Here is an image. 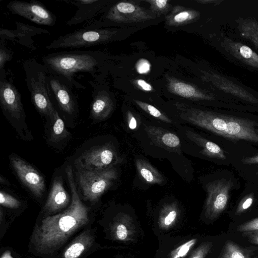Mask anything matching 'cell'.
<instances>
[{
  "mask_svg": "<svg viewBox=\"0 0 258 258\" xmlns=\"http://www.w3.org/2000/svg\"><path fill=\"white\" fill-rule=\"evenodd\" d=\"M66 173L71 191L72 202L64 211L44 218L35 229L33 243L41 252H52L74 231L89 221L88 209L79 197L71 166L67 167Z\"/></svg>",
  "mask_w": 258,
  "mask_h": 258,
  "instance_id": "cell-1",
  "label": "cell"
},
{
  "mask_svg": "<svg viewBox=\"0 0 258 258\" xmlns=\"http://www.w3.org/2000/svg\"><path fill=\"white\" fill-rule=\"evenodd\" d=\"M103 58V53L99 51L75 50L48 53L41 59L50 74L61 77L72 88L84 89L85 86L75 79V75L86 73L95 78Z\"/></svg>",
  "mask_w": 258,
  "mask_h": 258,
  "instance_id": "cell-2",
  "label": "cell"
},
{
  "mask_svg": "<svg viewBox=\"0 0 258 258\" xmlns=\"http://www.w3.org/2000/svg\"><path fill=\"white\" fill-rule=\"evenodd\" d=\"M181 118L195 125L225 138L258 144L256 121L199 110L184 111Z\"/></svg>",
  "mask_w": 258,
  "mask_h": 258,
  "instance_id": "cell-3",
  "label": "cell"
},
{
  "mask_svg": "<svg viewBox=\"0 0 258 258\" xmlns=\"http://www.w3.org/2000/svg\"><path fill=\"white\" fill-rule=\"evenodd\" d=\"M224 27L227 34L249 42L258 50V4L224 1Z\"/></svg>",
  "mask_w": 258,
  "mask_h": 258,
  "instance_id": "cell-4",
  "label": "cell"
},
{
  "mask_svg": "<svg viewBox=\"0 0 258 258\" xmlns=\"http://www.w3.org/2000/svg\"><path fill=\"white\" fill-rule=\"evenodd\" d=\"M23 68L32 103L40 114L50 119L55 108L50 98L47 82L48 70L34 58L25 60Z\"/></svg>",
  "mask_w": 258,
  "mask_h": 258,
  "instance_id": "cell-5",
  "label": "cell"
},
{
  "mask_svg": "<svg viewBox=\"0 0 258 258\" xmlns=\"http://www.w3.org/2000/svg\"><path fill=\"white\" fill-rule=\"evenodd\" d=\"M117 173L114 168L101 170H79L77 179L85 199L95 202L106 191L116 179Z\"/></svg>",
  "mask_w": 258,
  "mask_h": 258,
  "instance_id": "cell-6",
  "label": "cell"
},
{
  "mask_svg": "<svg viewBox=\"0 0 258 258\" xmlns=\"http://www.w3.org/2000/svg\"><path fill=\"white\" fill-rule=\"evenodd\" d=\"M219 48L227 58L249 70L258 72V54L242 40L221 32Z\"/></svg>",
  "mask_w": 258,
  "mask_h": 258,
  "instance_id": "cell-7",
  "label": "cell"
},
{
  "mask_svg": "<svg viewBox=\"0 0 258 258\" xmlns=\"http://www.w3.org/2000/svg\"><path fill=\"white\" fill-rule=\"evenodd\" d=\"M233 187L231 180L221 178L207 184V191L204 211L205 217L210 220L217 219L226 209Z\"/></svg>",
  "mask_w": 258,
  "mask_h": 258,
  "instance_id": "cell-8",
  "label": "cell"
},
{
  "mask_svg": "<svg viewBox=\"0 0 258 258\" xmlns=\"http://www.w3.org/2000/svg\"><path fill=\"white\" fill-rule=\"evenodd\" d=\"M0 103L3 113L12 123L25 124L21 94L13 83L7 79L5 71L0 72Z\"/></svg>",
  "mask_w": 258,
  "mask_h": 258,
  "instance_id": "cell-9",
  "label": "cell"
},
{
  "mask_svg": "<svg viewBox=\"0 0 258 258\" xmlns=\"http://www.w3.org/2000/svg\"><path fill=\"white\" fill-rule=\"evenodd\" d=\"M120 159L114 147L106 144L94 147L83 153L76 160L75 164L81 170H101L113 166Z\"/></svg>",
  "mask_w": 258,
  "mask_h": 258,
  "instance_id": "cell-10",
  "label": "cell"
},
{
  "mask_svg": "<svg viewBox=\"0 0 258 258\" xmlns=\"http://www.w3.org/2000/svg\"><path fill=\"white\" fill-rule=\"evenodd\" d=\"M7 8L13 14L19 15L40 25L52 26L56 22L55 15L41 2L31 0L30 2L13 1Z\"/></svg>",
  "mask_w": 258,
  "mask_h": 258,
  "instance_id": "cell-11",
  "label": "cell"
},
{
  "mask_svg": "<svg viewBox=\"0 0 258 258\" xmlns=\"http://www.w3.org/2000/svg\"><path fill=\"white\" fill-rule=\"evenodd\" d=\"M47 82L52 103L55 102L63 113L74 115L77 111V101L72 88L61 77L49 73Z\"/></svg>",
  "mask_w": 258,
  "mask_h": 258,
  "instance_id": "cell-12",
  "label": "cell"
},
{
  "mask_svg": "<svg viewBox=\"0 0 258 258\" xmlns=\"http://www.w3.org/2000/svg\"><path fill=\"white\" fill-rule=\"evenodd\" d=\"M10 162L21 182L35 196L40 198L45 189L42 175L30 164L18 156H11Z\"/></svg>",
  "mask_w": 258,
  "mask_h": 258,
  "instance_id": "cell-13",
  "label": "cell"
},
{
  "mask_svg": "<svg viewBox=\"0 0 258 258\" xmlns=\"http://www.w3.org/2000/svg\"><path fill=\"white\" fill-rule=\"evenodd\" d=\"M217 78V86L221 94L227 99L234 98L249 104L258 105V92L225 75H218Z\"/></svg>",
  "mask_w": 258,
  "mask_h": 258,
  "instance_id": "cell-14",
  "label": "cell"
},
{
  "mask_svg": "<svg viewBox=\"0 0 258 258\" xmlns=\"http://www.w3.org/2000/svg\"><path fill=\"white\" fill-rule=\"evenodd\" d=\"M16 24L17 28L14 30L1 29V41L4 42L7 39L15 41L29 49H35L36 47L34 45L32 37L38 34L48 33L45 29L19 22H16Z\"/></svg>",
  "mask_w": 258,
  "mask_h": 258,
  "instance_id": "cell-15",
  "label": "cell"
},
{
  "mask_svg": "<svg viewBox=\"0 0 258 258\" xmlns=\"http://www.w3.org/2000/svg\"><path fill=\"white\" fill-rule=\"evenodd\" d=\"M63 2L78 8L74 15L67 22V24L69 26L78 25L91 20L106 5L105 1L101 0H66Z\"/></svg>",
  "mask_w": 258,
  "mask_h": 258,
  "instance_id": "cell-16",
  "label": "cell"
},
{
  "mask_svg": "<svg viewBox=\"0 0 258 258\" xmlns=\"http://www.w3.org/2000/svg\"><path fill=\"white\" fill-rule=\"evenodd\" d=\"M92 87V100L91 104L90 115L94 120H102L110 113L112 104L107 93L100 88V84L95 78L89 81Z\"/></svg>",
  "mask_w": 258,
  "mask_h": 258,
  "instance_id": "cell-17",
  "label": "cell"
},
{
  "mask_svg": "<svg viewBox=\"0 0 258 258\" xmlns=\"http://www.w3.org/2000/svg\"><path fill=\"white\" fill-rule=\"evenodd\" d=\"M145 131L156 146L169 152L180 153V140L176 134L153 125H145Z\"/></svg>",
  "mask_w": 258,
  "mask_h": 258,
  "instance_id": "cell-18",
  "label": "cell"
},
{
  "mask_svg": "<svg viewBox=\"0 0 258 258\" xmlns=\"http://www.w3.org/2000/svg\"><path fill=\"white\" fill-rule=\"evenodd\" d=\"M111 232L114 240L122 242L134 241L137 234L132 217L125 213H120L115 217Z\"/></svg>",
  "mask_w": 258,
  "mask_h": 258,
  "instance_id": "cell-19",
  "label": "cell"
},
{
  "mask_svg": "<svg viewBox=\"0 0 258 258\" xmlns=\"http://www.w3.org/2000/svg\"><path fill=\"white\" fill-rule=\"evenodd\" d=\"M70 201V196L63 186L61 177H56L45 203V210L51 213L59 211L68 206Z\"/></svg>",
  "mask_w": 258,
  "mask_h": 258,
  "instance_id": "cell-20",
  "label": "cell"
},
{
  "mask_svg": "<svg viewBox=\"0 0 258 258\" xmlns=\"http://www.w3.org/2000/svg\"><path fill=\"white\" fill-rule=\"evenodd\" d=\"M186 137L192 142L200 147L202 150L200 153L206 156L225 159L226 157L224 151L216 144L203 138L199 134L190 130L185 132Z\"/></svg>",
  "mask_w": 258,
  "mask_h": 258,
  "instance_id": "cell-21",
  "label": "cell"
},
{
  "mask_svg": "<svg viewBox=\"0 0 258 258\" xmlns=\"http://www.w3.org/2000/svg\"><path fill=\"white\" fill-rule=\"evenodd\" d=\"M135 165L139 175L147 183H164V179L162 174L148 161L142 159H137L135 160Z\"/></svg>",
  "mask_w": 258,
  "mask_h": 258,
  "instance_id": "cell-22",
  "label": "cell"
},
{
  "mask_svg": "<svg viewBox=\"0 0 258 258\" xmlns=\"http://www.w3.org/2000/svg\"><path fill=\"white\" fill-rule=\"evenodd\" d=\"M93 237L89 231L84 232L68 246L63 253L64 258H78L91 246Z\"/></svg>",
  "mask_w": 258,
  "mask_h": 258,
  "instance_id": "cell-23",
  "label": "cell"
},
{
  "mask_svg": "<svg viewBox=\"0 0 258 258\" xmlns=\"http://www.w3.org/2000/svg\"><path fill=\"white\" fill-rule=\"evenodd\" d=\"M180 215L178 206L176 202L164 205L161 209L158 225L161 229L168 230L175 224Z\"/></svg>",
  "mask_w": 258,
  "mask_h": 258,
  "instance_id": "cell-24",
  "label": "cell"
},
{
  "mask_svg": "<svg viewBox=\"0 0 258 258\" xmlns=\"http://www.w3.org/2000/svg\"><path fill=\"white\" fill-rule=\"evenodd\" d=\"M50 120L51 126L49 140L51 142L58 143L69 136L70 133L66 129L64 123L56 108Z\"/></svg>",
  "mask_w": 258,
  "mask_h": 258,
  "instance_id": "cell-25",
  "label": "cell"
},
{
  "mask_svg": "<svg viewBox=\"0 0 258 258\" xmlns=\"http://www.w3.org/2000/svg\"><path fill=\"white\" fill-rule=\"evenodd\" d=\"M219 258L251 257L245 248L231 240H228L225 243Z\"/></svg>",
  "mask_w": 258,
  "mask_h": 258,
  "instance_id": "cell-26",
  "label": "cell"
},
{
  "mask_svg": "<svg viewBox=\"0 0 258 258\" xmlns=\"http://www.w3.org/2000/svg\"><path fill=\"white\" fill-rule=\"evenodd\" d=\"M197 242V238L191 239L171 251L169 258H184Z\"/></svg>",
  "mask_w": 258,
  "mask_h": 258,
  "instance_id": "cell-27",
  "label": "cell"
},
{
  "mask_svg": "<svg viewBox=\"0 0 258 258\" xmlns=\"http://www.w3.org/2000/svg\"><path fill=\"white\" fill-rule=\"evenodd\" d=\"M175 92L184 97H191L195 95L196 90L191 86L182 82H177L174 84Z\"/></svg>",
  "mask_w": 258,
  "mask_h": 258,
  "instance_id": "cell-28",
  "label": "cell"
},
{
  "mask_svg": "<svg viewBox=\"0 0 258 258\" xmlns=\"http://www.w3.org/2000/svg\"><path fill=\"white\" fill-rule=\"evenodd\" d=\"M138 103L143 109L145 110L153 117L167 123H172V120L163 114L160 110L154 106L143 103L138 102Z\"/></svg>",
  "mask_w": 258,
  "mask_h": 258,
  "instance_id": "cell-29",
  "label": "cell"
},
{
  "mask_svg": "<svg viewBox=\"0 0 258 258\" xmlns=\"http://www.w3.org/2000/svg\"><path fill=\"white\" fill-rule=\"evenodd\" d=\"M0 204L5 207L16 209L20 205V202L11 195L4 191H0Z\"/></svg>",
  "mask_w": 258,
  "mask_h": 258,
  "instance_id": "cell-30",
  "label": "cell"
},
{
  "mask_svg": "<svg viewBox=\"0 0 258 258\" xmlns=\"http://www.w3.org/2000/svg\"><path fill=\"white\" fill-rule=\"evenodd\" d=\"M212 247V242H203L192 252L188 258H206Z\"/></svg>",
  "mask_w": 258,
  "mask_h": 258,
  "instance_id": "cell-31",
  "label": "cell"
},
{
  "mask_svg": "<svg viewBox=\"0 0 258 258\" xmlns=\"http://www.w3.org/2000/svg\"><path fill=\"white\" fill-rule=\"evenodd\" d=\"M13 55V52L8 49L4 42H0V72L5 71V65L7 61H10Z\"/></svg>",
  "mask_w": 258,
  "mask_h": 258,
  "instance_id": "cell-32",
  "label": "cell"
},
{
  "mask_svg": "<svg viewBox=\"0 0 258 258\" xmlns=\"http://www.w3.org/2000/svg\"><path fill=\"white\" fill-rule=\"evenodd\" d=\"M253 199L254 195L253 194L251 193L246 195L238 205L236 209L235 214L240 215L245 212L252 205Z\"/></svg>",
  "mask_w": 258,
  "mask_h": 258,
  "instance_id": "cell-33",
  "label": "cell"
},
{
  "mask_svg": "<svg viewBox=\"0 0 258 258\" xmlns=\"http://www.w3.org/2000/svg\"><path fill=\"white\" fill-rule=\"evenodd\" d=\"M237 230L242 233L258 230V217L239 225Z\"/></svg>",
  "mask_w": 258,
  "mask_h": 258,
  "instance_id": "cell-34",
  "label": "cell"
},
{
  "mask_svg": "<svg viewBox=\"0 0 258 258\" xmlns=\"http://www.w3.org/2000/svg\"><path fill=\"white\" fill-rule=\"evenodd\" d=\"M116 9L121 13H131L133 12L135 10V7L131 4L121 2L118 3L116 6Z\"/></svg>",
  "mask_w": 258,
  "mask_h": 258,
  "instance_id": "cell-35",
  "label": "cell"
},
{
  "mask_svg": "<svg viewBox=\"0 0 258 258\" xmlns=\"http://www.w3.org/2000/svg\"><path fill=\"white\" fill-rule=\"evenodd\" d=\"M137 71L140 74H145L148 72L150 69L149 62L145 59L140 60L137 64Z\"/></svg>",
  "mask_w": 258,
  "mask_h": 258,
  "instance_id": "cell-36",
  "label": "cell"
},
{
  "mask_svg": "<svg viewBox=\"0 0 258 258\" xmlns=\"http://www.w3.org/2000/svg\"><path fill=\"white\" fill-rule=\"evenodd\" d=\"M243 234L250 243L258 245V230L243 232Z\"/></svg>",
  "mask_w": 258,
  "mask_h": 258,
  "instance_id": "cell-37",
  "label": "cell"
},
{
  "mask_svg": "<svg viewBox=\"0 0 258 258\" xmlns=\"http://www.w3.org/2000/svg\"><path fill=\"white\" fill-rule=\"evenodd\" d=\"M241 162L246 165L258 164V155L244 158Z\"/></svg>",
  "mask_w": 258,
  "mask_h": 258,
  "instance_id": "cell-38",
  "label": "cell"
},
{
  "mask_svg": "<svg viewBox=\"0 0 258 258\" xmlns=\"http://www.w3.org/2000/svg\"><path fill=\"white\" fill-rule=\"evenodd\" d=\"M127 124L131 130H134L137 128V120L131 113H129L127 115Z\"/></svg>",
  "mask_w": 258,
  "mask_h": 258,
  "instance_id": "cell-39",
  "label": "cell"
},
{
  "mask_svg": "<svg viewBox=\"0 0 258 258\" xmlns=\"http://www.w3.org/2000/svg\"><path fill=\"white\" fill-rule=\"evenodd\" d=\"M189 17V14L187 12H181L174 17V20L177 22H182L186 20Z\"/></svg>",
  "mask_w": 258,
  "mask_h": 258,
  "instance_id": "cell-40",
  "label": "cell"
},
{
  "mask_svg": "<svg viewBox=\"0 0 258 258\" xmlns=\"http://www.w3.org/2000/svg\"><path fill=\"white\" fill-rule=\"evenodd\" d=\"M138 84L144 90L147 91H151L152 89V87L151 86L146 83L144 80H138L137 81Z\"/></svg>",
  "mask_w": 258,
  "mask_h": 258,
  "instance_id": "cell-41",
  "label": "cell"
},
{
  "mask_svg": "<svg viewBox=\"0 0 258 258\" xmlns=\"http://www.w3.org/2000/svg\"><path fill=\"white\" fill-rule=\"evenodd\" d=\"M156 4L157 6L160 8H162L164 7L166 3H167V1L166 0H157L155 1Z\"/></svg>",
  "mask_w": 258,
  "mask_h": 258,
  "instance_id": "cell-42",
  "label": "cell"
},
{
  "mask_svg": "<svg viewBox=\"0 0 258 258\" xmlns=\"http://www.w3.org/2000/svg\"><path fill=\"white\" fill-rule=\"evenodd\" d=\"M1 258H13L9 251H6L3 253Z\"/></svg>",
  "mask_w": 258,
  "mask_h": 258,
  "instance_id": "cell-43",
  "label": "cell"
},
{
  "mask_svg": "<svg viewBox=\"0 0 258 258\" xmlns=\"http://www.w3.org/2000/svg\"><path fill=\"white\" fill-rule=\"evenodd\" d=\"M255 126L258 127V122H255Z\"/></svg>",
  "mask_w": 258,
  "mask_h": 258,
  "instance_id": "cell-44",
  "label": "cell"
},
{
  "mask_svg": "<svg viewBox=\"0 0 258 258\" xmlns=\"http://www.w3.org/2000/svg\"><path fill=\"white\" fill-rule=\"evenodd\" d=\"M256 174L258 175V172L256 173Z\"/></svg>",
  "mask_w": 258,
  "mask_h": 258,
  "instance_id": "cell-45",
  "label": "cell"
}]
</instances>
